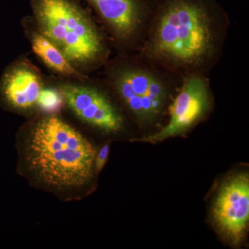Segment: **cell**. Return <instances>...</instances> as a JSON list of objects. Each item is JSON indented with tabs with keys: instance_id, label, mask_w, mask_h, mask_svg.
Returning a JSON list of instances; mask_svg holds the SVG:
<instances>
[{
	"instance_id": "obj_1",
	"label": "cell",
	"mask_w": 249,
	"mask_h": 249,
	"mask_svg": "<svg viewBox=\"0 0 249 249\" xmlns=\"http://www.w3.org/2000/svg\"><path fill=\"white\" fill-rule=\"evenodd\" d=\"M19 158L29 178L46 191L74 196L96 173V149L57 116L41 118L19 142Z\"/></svg>"
},
{
	"instance_id": "obj_2",
	"label": "cell",
	"mask_w": 249,
	"mask_h": 249,
	"mask_svg": "<svg viewBox=\"0 0 249 249\" xmlns=\"http://www.w3.org/2000/svg\"><path fill=\"white\" fill-rule=\"evenodd\" d=\"M31 7L41 35L70 63H89L101 55V36L73 0H31Z\"/></svg>"
},
{
	"instance_id": "obj_3",
	"label": "cell",
	"mask_w": 249,
	"mask_h": 249,
	"mask_svg": "<svg viewBox=\"0 0 249 249\" xmlns=\"http://www.w3.org/2000/svg\"><path fill=\"white\" fill-rule=\"evenodd\" d=\"M212 44L211 22L204 9L190 1H178L160 18L153 49L161 58L192 65L208 55Z\"/></svg>"
},
{
	"instance_id": "obj_4",
	"label": "cell",
	"mask_w": 249,
	"mask_h": 249,
	"mask_svg": "<svg viewBox=\"0 0 249 249\" xmlns=\"http://www.w3.org/2000/svg\"><path fill=\"white\" fill-rule=\"evenodd\" d=\"M218 230L232 245L245 237L249 220V178L247 174L232 177L221 187L213 207Z\"/></svg>"
},
{
	"instance_id": "obj_5",
	"label": "cell",
	"mask_w": 249,
	"mask_h": 249,
	"mask_svg": "<svg viewBox=\"0 0 249 249\" xmlns=\"http://www.w3.org/2000/svg\"><path fill=\"white\" fill-rule=\"evenodd\" d=\"M209 104L207 85L199 77H192L170 107L168 124L157 133L137 141L155 143L184 133L207 110Z\"/></svg>"
},
{
	"instance_id": "obj_6",
	"label": "cell",
	"mask_w": 249,
	"mask_h": 249,
	"mask_svg": "<svg viewBox=\"0 0 249 249\" xmlns=\"http://www.w3.org/2000/svg\"><path fill=\"white\" fill-rule=\"evenodd\" d=\"M59 91L64 103L80 120L107 132H116L122 119L107 98L96 89L76 85H62Z\"/></svg>"
},
{
	"instance_id": "obj_7",
	"label": "cell",
	"mask_w": 249,
	"mask_h": 249,
	"mask_svg": "<svg viewBox=\"0 0 249 249\" xmlns=\"http://www.w3.org/2000/svg\"><path fill=\"white\" fill-rule=\"evenodd\" d=\"M116 87L130 110L141 119H151L161 109L165 95L164 87L150 73L127 70L118 76Z\"/></svg>"
},
{
	"instance_id": "obj_8",
	"label": "cell",
	"mask_w": 249,
	"mask_h": 249,
	"mask_svg": "<svg viewBox=\"0 0 249 249\" xmlns=\"http://www.w3.org/2000/svg\"><path fill=\"white\" fill-rule=\"evenodd\" d=\"M42 89L37 73L26 66L16 67L9 72L3 84L6 101L13 107L19 109L36 106Z\"/></svg>"
},
{
	"instance_id": "obj_9",
	"label": "cell",
	"mask_w": 249,
	"mask_h": 249,
	"mask_svg": "<svg viewBox=\"0 0 249 249\" xmlns=\"http://www.w3.org/2000/svg\"><path fill=\"white\" fill-rule=\"evenodd\" d=\"M119 35L126 37L138 24V12L132 0H88Z\"/></svg>"
},
{
	"instance_id": "obj_10",
	"label": "cell",
	"mask_w": 249,
	"mask_h": 249,
	"mask_svg": "<svg viewBox=\"0 0 249 249\" xmlns=\"http://www.w3.org/2000/svg\"><path fill=\"white\" fill-rule=\"evenodd\" d=\"M34 53L54 71L66 76H76L78 73L63 53L48 39L35 33L31 39Z\"/></svg>"
},
{
	"instance_id": "obj_11",
	"label": "cell",
	"mask_w": 249,
	"mask_h": 249,
	"mask_svg": "<svg viewBox=\"0 0 249 249\" xmlns=\"http://www.w3.org/2000/svg\"><path fill=\"white\" fill-rule=\"evenodd\" d=\"M63 103V98L59 90L43 88L37 99L36 106L45 112L52 114L60 110Z\"/></svg>"
},
{
	"instance_id": "obj_12",
	"label": "cell",
	"mask_w": 249,
	"mask_h": 249,
	"mask_svg": "<svg viewBox=\"0 0 249 249\" xmlns=\"http://www.w3.org/2000/svg\"><path fill=\"white\" fill-rule=\"evenodd\" d=\"M109 144H106L101 151L98 152L96 157V161H95V169L96 172L99 173L103 169L106 160H107L108 155H109Z\"/></svg>"
}]
</instances>
